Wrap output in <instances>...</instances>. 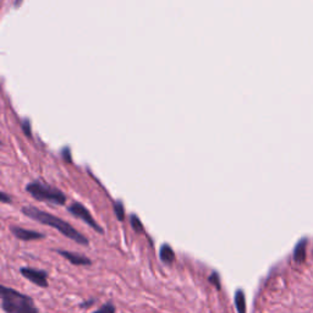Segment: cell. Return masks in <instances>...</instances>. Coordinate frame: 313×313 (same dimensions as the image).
Listing matches in <instances>:
<instances>
[{
    "label": "cell",
    "instance_id": "cell-1",
    "mask_svg": "<svg viewBox=\"0 0 313 313\" xmlns=\"http://www.w3.org/2000/svg\"><path fill=\"white\" fill-rule=\"evenodd\" d=\"M22 213L26 217L40 223V224H44L50 228H54V229L58 230L59 233H61L62 235L69 238L70 240L77 242L78 245H82V246H88L89 245V240L86 236L82 235L78 230H76L71 224H69L67 222L62 220L61 218H58L53 216V214L43 212L40 211V209L36 208V207L31 206H24L22 208Z\"/></svg>",
    "mask_w": 313,
    "mask_h": 313
},
{
    "label": "cell",
    "instance_id": "cell-2",
    "mask_svg": "<svg viewBox=\"0 0 313 313\" xmlns=\"http://www.w3.org/2000/svg\"><path fill=\"white\" fill-rule=\"evenodd\" d=\"M1 309L6 313H39L33 300L11 288H0Z\"/></svg>",
    "mask_w": 313,
    "mask_h": 313
},
{
    "label": "cell",
    "instance_id": "cell-3",
    "mask_svg": "<svg viewBox=\"0 0 313 313\" xmlns=\"http://www.w3.org/2000/svg\"><path fill=\"white\" fill-rule=\"evenodd\" d=\"M26 191L40 202L53 203V205L62 206L66 202V196L60 190L43 184L40 181H33L26 186Z\"/></svg>",
    "mask_w": 313,
    "mask_h": 313
},
{
    "label": "cell",
    "instance_id": "cell-4",
    "mask_svg": "<svg viewBox=\"0 0 313 313\" xmlns=\"http://www.w3.org/2000/svg\"><path fill=\"white\" fill-rule=\"evenodd\" d=\"M67 212H69V213H71L73 217L83 220V222L86 223L87 225H89V227H91L94 231H97V233H99V234L104 233V230L102 229V227H100V225L98 224L96 220H94V218L92 217L91 212H89L88 209H87L86 207L82 205V203L73 202L71 206L67 207Z\"/></svg>",
    "mask_w": 313,
    "mask_h": 313
},
{
    "label": "cell",
    "instance_id": "cell-5",
    "mask_svg": "<svg viewBox=\"0 0 313 313\" xmlns=\"http://www.w3.org/2000/svg\"><path fill=\"white\" fill-rule=\"evenodd\" d=\"M21 276L26 278L31 283L39 288H48V273L42 269L29 268V267H23L20 269Z\"/></svg>",
    "mask_w": 313,
    "mask_h": 313
},
{
    "label": "cell",
    "instance_id": "cell-6",
    "mask_svg": "<svg viewBox=\"0 0 313 313\" xmlns=\"http://www.w3.org/2000/svg\"><path fill=\"white\" fill-rule=\"evenodd\" d=\"M10 231L12 233V235L15 236L16 239L22 241H33V240H42V239H45V235L42 233H38V231L34 230H28V229H23V228L20 227H10Z\"/></svg>",
    "mask_w": 313,
    "mask_h": 313
},
{
    "label": "cell",
    "instance_id": "cell-7",
    "mask_svg": "<svg viewBox=\"0 0 313 313\" xmlns=\"http://www.w3.org/2000/svg\"><path fill=\"white\" fill-rule=\"evenodd\" d=\"M56 252H58L60 256H62L65 260L71 262L73 266H91L92 265V261L89 260L88 257H86V256L81 255V253L64 251V250H56Z\"/></svg>",
    "mask_w": 313,
    "mask_h": 313
},
{
    "label": "cell",
    "instance_id": "cell-8",
    "mask_svg": "<svg viewBox=\"0 0 313 313\" xmlns=\"http://www.w3.org/2000/svg\"><path fill=\"white\" fill-rule=\"evenodd\" d=\"M307 258V239L304 238L296 244L294 249V261L298 265H302Z\"/></svg>",
    "mask_w": 313,
    "mask_h": 313
},
{
    "label": "cell",
    "instance_id": "cell-9",
    "mask_svg": "<svg viewBox=\"0 0 313 313\" xmlns=\"http://www.w3.org/2000/svg\"><path fill=\"white\" fill-rule=\"evenodd\" d=\"M159 258L164 265L171 266L175 262V252L169 244H163L159 249Z\"/></svg>",
    "mask_w": 313,
    "mask_h": 313
},
{
    "label": "cell",
    "instance_id": "cell-10",
    "mask_svg": "<svg viewBox=\"0 0 313 313\" xmlns=\"http://www.w3.org/2000/svg\"><path fill=\"white\" fill-rule=\"evenodd\" d=\"M234 302H235V307L238 313H246V298H245V293L241 289L236 290Z\"/></svg>",
    "mask_w": 313,
    "mask_h": 313
},
{
    "label": "cell",
    "instance_id": "cell-11",
    "mask_svg": "<svg viewBox=\"0 0 313 313\" xmlns=\"http://www.w3.org/2000/svg\"><path fill=\"white\" fill-rule=\"evenodd\" d=\"M130 223H131V227L135 233L137 234L145 233V228H143L142 222H141V219L136 216V214H131V216H130Z\"/></svg>",
    "mask_w": 313,
    "mask_h": 313
},
{
    "label": "cell",
    "instance_id": "cell-12",
    "mask_svg": "<svg viewBox=\"0 0 313 313\" xmlns=\"http://www.w3.org/2000/svg\"><path fill=\"white\" fill-rule=\"evenodd\" d=\"M114 212H115V216L119 220H120V222H122V220L125 219V211H124V206H122L121 201H119V202L115 203V206H114Z\"/></svg>",
    "mask_w": 313,
    "mask_h": 313
},
{
    "label": "cell",
    "instance_id": "cell-13",
    "mask_svg": "<svg viewBox=\"0 0 313 313\" xmlns=\"http://www.w3.org/2000/svg\"><path fill=\"white\" fill-rule=\"evenodd\" d=\"M116 309L111 302H107V304L103 305L100 309H98L97 311H94L93 313H115Z\"/></svg>",
    "mask_w": 313,
    "mask_h": 313
},
{
    "label": "cell",
    "instance_id": "cell-14",
    "mask_svg": "<svg viewBox=\"0 0 313 313\" xmlns=\"http://www.w3.org/2000/svg\"><path fill=\"white\" fill-rule=\"evenodd\" d=\"M208 280L212 285H214L218 290H220V276L218 272H213L211 274V277L208 278Z\"/></svg>",
    "mask_w": 313,
    "mask_h": 313
},
{
    "label": "cell",
    "instance_id": "cell-15",
    "mask_svg": "<svg viewBox=\"0 0 313 313\" xmlns=\"http://www.w3.org/2000/svg\"><path fill=\"white\" fill-rule=\"evenodd\" d=\"M0 200H1L2 203H11V197L7 196L5 192L0 193Z\"/></svg>",
    "mask_w": 313,
    "mask_h": 313
},
{
    "label": "cell",
    "instance_id": "cell-16",
    "mask_svg": "<svg viewBox=\"0 0 313 313\" xmlns=\"http://www.w3.org/2000/svg\"><path fill=\"white\" fill-rule=\"evenodd\" d=\"M94 302H96V300H89V301H84V302H82V304L80 305V307L81 309H87V307H91V306H93L94 305Z\"/></svg>",
    "mask_w": 313,
    "mask_h": 313
},
{
    "label": "cell",
    "instance_id": "cell-17",
    "mask_svg": "<svg viewBox=\"0 0 313 313\" xmlns=\"http://www.w3.org/2000/svg\"><path fill=\"white\" fill-rule=\"evenodd\" d=\"M23 129L27 135H31V125H29L27 121H26V124H23Z\"/></svg>",
    "mask_w": 313,
    "mask_h": 313
}]
</instances>
